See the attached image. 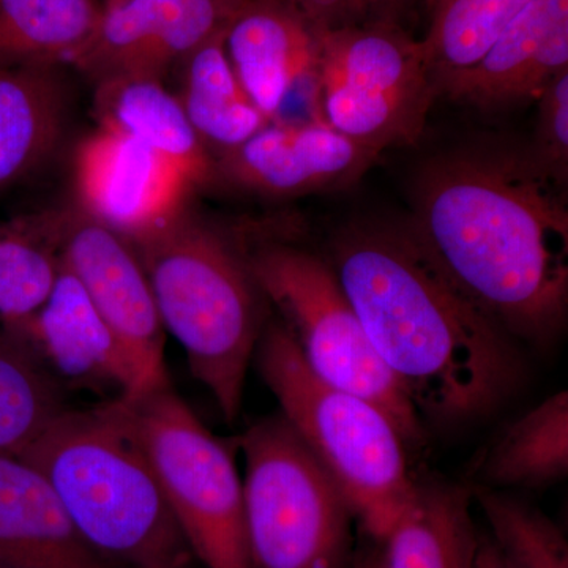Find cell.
Returning a JSON list of instances; mask_svg holds the SVG:
<instances>
[{
    "instance_id": "cell-4",
    "label": "cell",
    "mask_w": 568,
    "mask_h": 568,
    "mask_svg": "<svg viewBox=\"0 0 568 568\" xmlns=\"http://www.w3.org/2000/svg\"><path fill=\"white\" fill-rule=\"evenodd\" d=\"M130 244L151 283L164 332L181 343L194 377L234 422L265 324V298L245 253L189 209Z\"/></svg>"
},
{
    "instance_id": "cell-24",
    "label": "cell",
    "mask_w": 568,
    "mask_h": 568,
    "mask_svg": "<svg viewBox=\"0 0 568 568\" xmlns=\"http://www.w3.org/2000/svg\"><path fill=\"white\" fill-rule=\"evenodd\" d=\"M67 409V388L0 324V454L20 455Z\"/></svg>"
},
{
    "instance_id": "cell-16",
    "label": "cell",
    "mask_w": 568,
    "mask_h": 568,
    "mask_svg": "<svg viewBox=\"0 0 568 568\" xmlns=\"http://www.w3.org/2000/svg\"><path fill=\"white\" fill-rule=\"evenodd\" d=\"M224 50L250 99L278 121L302 85L317 91L315 29L280 0H246L224 32Z\"/></svg>"
},
{
    "instance_id": "cell-12",
    "label": "cell",
    "mask_w": 568,
    "mask_h": 568,
    "mask_svg": "<svg viewBox=\"0 0 568 568\" xmlns=\"http://www.w3.org/2000/svg\"><path fill=\"white\" fill-rule=\"evenodd\" d=\"M73 189L85 215L134 242L185 212L196 186L159 153L97 126L74 152Z\"/></svg>"
},
{
    "instance_id": "cell-18",
    "label": "cell",
    "mask_w": 568,
    "mask_h": 568,
    "mask_svg": "<svg viewBox=\"0 0 568 568\" xmlns=\"http://www.w3.org/2000/svg\"><path fill=\"white\" fill-rule=\"evenodd\" d=\"M97 126L132 138L178 166L197 189L215 183V160L181 102L153 78H119L93 85Z\"/></svg>"
},
{
    "instance_id": "cell-7",
    "label": "cell",
    "mask_w": 568,
    "mask_h": 568,
    "mask_svg": "<svg viewBox=\"0 0 568 568\" xmlns=\"http://www.w3.org/2000/svg\"><path fill=\"white\" fill-rule=\"evenodd\" d=\"M245 260L306 366L328 386L383 409L406 446L424 443L420 417L377 355L331 264L282 242L253 246Z\"/></svg>"
},
{
    "instance_id": "cell-29",
    "label": "cell",
    "mask_w": 568,
    "mask_h": 568,
    "mask_svg": "<svg viewBox=\"0 0 568 568\" xmlns=\"http://www.w3.org/2000/svg\"><path fill=\"white\" fill-rule=\"evenodd\" d=\"M304 18L313 29L336 31L376 21H396L407 0H280Z\"/></svg>"
},
{
    "instance_id": "cell-2",
    "label": "cell",
    "mask_w": 568,
    "mask_h": 568,
    "mask_svg": "<svg viewBox=\"0 0 568 568\" xmlns=\"http://www.w3.org/2000/svg\"><path fill=\"white\" fill-rule=\"evenodd\" d=\"M328 264L422 424H476L525 383L521 343L450 282L406 226L347 227Z\"/></svg>"
},
{
    "instance_id": "cell-10",
    "label": "cell",
    "mask_w": 568,
    "mask_h": 568,
    "mask_svg": "<svg viewBox=\"0 0 568 568\" xmlns=\"http://www.w3.org/2000/svg\"><path fill=\"white\" fill-rule=\"evenodd\" d=\"M29 215L125 349L140 377V394L171 383L166 332L134 246L74 204Z\"/></svg>"
},
{
    "instance_id": "cell-19",
    "label": "cell",
    "mask_w": 568,
    "mask_h": 568,
    "mask_svg": "<svg viewBox=\"0 0 568 568\" xmlns=\"http://www.w3.org/2000/svg\"><path fill=\"white\" fill-rule=\"evenodd\" d=\"M69 118L61 67L0 70V196L28 182L58 149Z\"/></svg>"
},
{
    "instance_id": "cell-15",
    "label": "cell",
    "mask_w": 568,
    "mask_h": 568,
    "mask_svg": "<svg viewBox=\"0 0 568 568\" xmlns=\"http://www.w3.org/2000/svg\"><path fill=\"white\" fill-rule=\"evenodd\" d=\"M568 71V0H530L474 65L437 81L454 102L497 110L538 99Z\"/></svg>"
},
{
    "instance_id": "cell-26",
    "label": "cell",
    "mask_w": 568,
    "mask_h": 568,
    "mask_svg": "<svg viewBox=\"0 0 568 568\" xmlns=\"http://www.w3.org/2000/svg\"><path fill=\"white\" fill-rule=\"evenodd\" d=\"M61 260L29 213L0 219V324L22 323L47 302Z\"/></svg>"
},
{
    "instance_id": "cell-30",
    "label": "cell",
    "mask_w": 568,
    "mask_h": 568,
    "mask_svg": "<svg viewBox=\"0 0 568 568\" xmlns=\"http://www.w3.org/2000/svg\"><path fill=\"white\" fill-rule=\"evenodd\" d=\"M474 568H514L487 532H478Z\"/></svg>"
},
{
    "instance_id": "cell-8",
    "label": "cell",
    "mask_w": 568,
    "mask_h": 568,
    "mask_svg": "<svg viewBox=\"0 0 568 568\" xmlns=\"http://www.w3.org/2000/svg\"><path fill=\"white\" fill-rule=\"evenodd\" d=\"M121 399L196 562L205 568H252L244 484L233 454L171 383Z\"/></svg>"
},
{
    "instance_id": "cell-17",
    "label": "cell",
    "mask_w": 568,
    "mask_h": 568,
    "mask_svg": "<svg viewBox=\"0 0 568 568\" xmlns=\"http://www.w3.org/2000/svg\"><path fill=\"white\" fill-rule=\"evenodd\" d=\"M0 568L121 567L82 538L39 470L0 454Z\"/></svg>"
},
{
    "instance_id": "cell-5",
    "label": "cell",
    "mask_w": 568,
    "mask_h": 568,
    "mask_svg": "<svg viewBox=\"0 0 568 568\" xmlns=\"http://www.w3.org/2000/svg\"><path fill=\"white\" fill-rule=\"evenodd\" d=\"M253 358L280 414L345 496L358 528L372 541L384 540L417 485L394 422L373 403L320 379L280 320L264 324Z\"/></svg>"
},
{
    "instance_id": "cell-25",
    "label": "cell",
    "mask_w": 568,
    "mask_h": 568,
    "mask_svg": "<svg viewBox=\"0 0 568 568\" xmlns=\"http://www.w3.org/2000/svg\"><path fill=\"white\" fill-rule=\"evenodd\" d=\"M530 0H426L422 40L436 80L474 65Z\"/></svg>"
},
{
    "instance_id": "cell-13",
    "label": "cell",
    "mask_w": 568,
    "mask_h": 568,
    "mask_svg": "<svg viewBox=\"0 0 568 568\" xmlns=\"http://www.w3.org/2000/svg\"><path fill=\"white\" fill-rule=\"evenodd\" d=\"M381 153L325 121L271 122L215 160V182L267 197L349 189Z\"/></svg>"
},
{
    "instance_id": "cell-14",
    "label": "cell",
    "mask_w": 568,
    "mask_h": 568,
    "mask_svg": "<svg viewBox=\"0 0 568 568\" xmlns=\"http://www.w3.org/2000/svg\"><path fill=\"white\" fill-rule=\"evenodd\" d=\"M9 328L65 388L95 392L104 402L141 392L140 377L125 349L62 263L47 302Z\"/></svg>"
},
{
    "instance_id": "cell-3",
    "label": "cell",
    "mask_w": 568,
    "mask_h": 568,
    "mask_svg": "<svg viewBox=\"0 0 568 568\" xmlns=\"http://www.w3.org/2000/svg\"><path fill=\"white\" fill-rule=\"evenodd\" d=\"M18 457L39 470L82 538L121 568H193L121 398L67 409Z\"/></svg>"
},
{
    "instance_id": "cell-28",
    "label": "cell",
    "mask_w": 568,
    "mask_h": 568,
    "mask_svg": "<svg viewBox=\"0 0 568 568\" xmlns=\"http://www.w3.org/2000/svg\"><path fill=\"white\" fill-rule=\"evenodd\" d=\"M536 141L528 153L534 163L566 189L568 175V71L538 95Z\"/></svg>"
},
{
    "instance_id": "cell-23",
    "label": "cell",
    "mask_w": 568,
    "mask_h": 568,
    "mask_svg": "<svg viewBox=\"0 0 568 568\" xmlns=\"http://www.w3.org/2000/svg\"><path fill=\"white\" fill-rule=\"evenodd\" d=\"M102 13V0H0V70L69 65Z\"/></svg>"
},
{
    "instance_id": "cell-21",
    "label": "cell",
    "mask_w": 568,
    "mask_h": 568,
    "mask_svg": "<svg viewBox=\"0 0 568 568\" xmlns=\"http://www.w3.org/2000/svg\"><path fill=\"white\" fill-rule=\"evenodd\" d=\"M224 32L205 41L175 69L181 71V93L175 97L213 160L271 123L234 73L224 50Z\"/></svg>"
},
{
    "instance_id": "cell-6",
    "label": "cell",
    "mask_w": 568,
    "mask_h": 568,
    "mask_svg": "<svg viewBox=\"0 0 568 568\" xmlns=\"http://www.w3.org/2000/svg\"><path fill=\"white\" fill-rule=\"evenodd\" d=\"M241 446L252 568H353V511L286 418L257 422Z\"/></svg>"
},
{
    "instance_id": "cell-20",
    "label": "cell",
    "mask_w": 568,
    "mask_h": 568,
    "mask_svg": "<svg viewBox=\"0 0 568 568\" xmlns=\"http://www.w3.org/2000/svg\"><path fill=\"white\" fill-rule=\"evenodd\" d=\"M473 489L417 484L406 510L379 547V568H474L478 530Z\"/></svg>"
},
{
    "instance_id": "cell-9",
    "label": "cell",
    "mask_w": 568,
    "mask_h": 568,
    "mask_svg": "<svg viewBox=\"0 0 568 568\" xmlns=\"http://www.w3.org/2000/svg\"><path fill=\"white\" fill-rule=\"evenodd\" d=\"M315 33L324 121L377 153L416 144L440 97L422 40L396 21Z\"/></svg>"
},
{
    "instance_id": "cell-22",
    "label": "cell",
    "mask_w": 568,
    "mask_h": 568,
    "mask_svg": "<svg viewBox=\"0 0 568 568\" xmlns=\"http://www.w3.org/2000/svg\"><path fill=\"white\" fill-rule=\"evenodd\" d=\"M478 487L544 488L568 474V394L559 390L508 424L478 459Z\"/></svg>"
},
{
    "instance_id": "cell-31",
    "label": "cell",
    "mask_w": 568,
    "mask_h": 568,
    "mask_svg": "<svg viewBox=\"0 0 568 568\" xmlns=\"http://www.w3.org/2000/svg\"><path fill=\"white\" fill-rule=\"evenodd\" d=\"M372 547L366 548L361 555H355L353 568H379V547L372 541Z\"/></svg>"
},
{
    "instance_id": "cell-11",
    "label": "cell",
    "mask_w": 568,
    "mask_h": 568,
    "mask_svg": "<svg viewBox=\"0 0 568 568\" xmlns=\"http://www.w3.org/2000/svg\"><path fill=\"white\" fill-rule=\"evenodd\" d=\"M246 0H123L103 6L91 39L69 65L91 84L164 81L194 50L226 31Z\"/></svg>"
},
{
    "instance_id": "cell-27",
    "label": "cell",
    "mask_w": 568,
    "mask_h": 568,
    "mask_svg": "<svg viewBox=\"0 0 568 568\" xmlns=\"http://www.w3.org/2000/svg\"><path fill=\"white\" fill-rule=\"evenodd\" d=\"M473 500L488 523V536L514 568H568L562 530L537 507L487 487H474Z\"/></svg>"
},
{
    "instance_id": "cell-32",
    "label": "cell",
    "mask_w": 568,
    "mask_h": 568,
    "mask_svg": "<svg viewBox=\"0 0 568 568\" xmlns=\"http://www.w3.org/2000/svg\"><path fill=\"white\" fill-rule=\"evenodd\" d=\"M123 2V0H102L103 6H114V3Z\"/></svg>"
},
{
    "instance_id": "cell-1",
    "label": "cell",
    "mask_w": 568,
    "mask_h": 568,
    "mask_svg": "<svg viewBox=\"0 0 568 568\" xmlns=\"http://www.w3.org/2000/svg\"><path fill=\"white\" fill-rule=\"evenodd\" d=\"M407 230L450 282L519 343L566 327L568 211L528 151L470 149L418 173Z\"/></svg>"
}]
</instances>
